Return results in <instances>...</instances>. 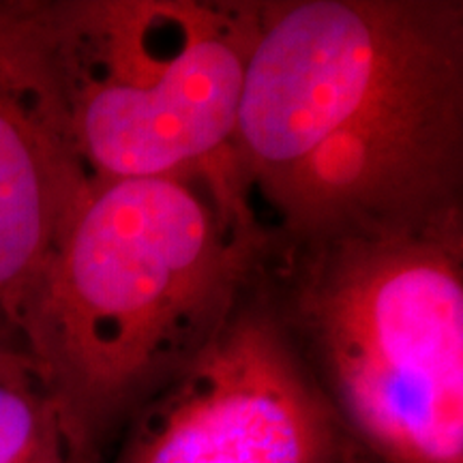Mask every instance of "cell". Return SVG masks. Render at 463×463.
Instances as JSON below:
<instances>
[{
  "mask_svg": "<svg viewBox=\"0 0 463 463\" xmlns=\"http://www.w3.org/2000/svg\"><path fill=\"white\" fill-rule=\"evenodd\" d=\"M236 167L281 245L461 222V0H258Z\"/></svg>",
  "mask_w": 463,
  "mask_h": 463,
  "instance_id": "6da1fadb",
  "label": "cell"
},
{
  "mask_svg": "<svg viewBox=\"0 0 463 463\" xmlns=\"http://www.w3.org/2000/svg\"><path fill=\"white\" fill-rule=\"evenodd\" d=\"M339 463H382L378 457H373L369 450H364L361 444L354 442L350 436H347L344 450H341Z\"/></svg>",
  "mask_w": 463,
  "mask_h": 463,
  "instance_id": "ba28073f",
  "label": "cell"
},
{
  "mask_svg": "<svg viewBox=\"0 0 463 463\" xmlns=\"http://www.w3.org/2000/svg\"><path fill=\"white\" fill-rule=\"evenodd\" d=\"M0 463H103L20 337L0 328Z\"/></svg>",
  "mask_w": 463,
  "mask_h": 463,
  "instance_id": "52a82bcc",
  "label": "cell"
},
{
  "mask_svg": "<svg viewBox=\"0 0 463 463\" xmlns=\"http://www.w3.org/2000/svg\"><path fill=\"white\" fill-rule=\"evenodd\" d=\"M90 184L71 129L54 0H0L3 331L15 333Z\"/></svg>",
  "mask_w": 463,
  "mask_h": 463,
  "instance_id": "8992f818",
  "label": "cell"
},
{
  "mask_svg": "<svg viewBox=\"0 0 463 463\" xmlns=\"http://www.w3.org/2000/svg\"><path fill=\"white\" fill-rule=\"evenodd\" d=\"M270 249L230 178L90 184L15 333L103 461L131 414L260 281Z\"/></svg>",
  "mask_w": 463,
  "mask_h": 463,
  "instance_id": "7a4b0ae2",
  "label": "cell"
},
{
  "mask_svg": "<svg viewBox=\"0 0 463 463\" xmlns=\"http://www.w3.org/2000/svg\"><path fill=\"white\" fill-rule=\"evenodd\" d=\"M118 438L109 463H339L347 431L262 275Z\"/></svg>",
  "mask_w": 463,
  "mask_h": 463,
  "instance_id": "5b68a950",
  "label": "cell"
},
{
  "mask_svg": "<svg viewBox=\"0 0 463 463\" xmlns=\"http://www.w3.org/2000/svg\"><path fill=\"white\" fill-rule=\"evenodd\" d=\"M54 15L92 184L213 174L242 189L236 125L258 0H54Z\"/></svg>",
  "mask_w": 463,
  "mask_h": 463,
  "instance_id": "277c9868",
  "label": "cell"
},
{
  "mask_svg": "<svg viewBox=\"0 0 463 463\" xmlns=\"http://www.w3.org/2000/svg\"><path fill=\"white\" fill-rule=\"evenodd\" d=\"M264 279L347 436L382 463H463V219L273 241Z\"/></svg>",
  "mask_w": 463,
  "mask_h": 463,
  "instance_id": "3957f363",
  "label": "cell"
}]
</instances>
